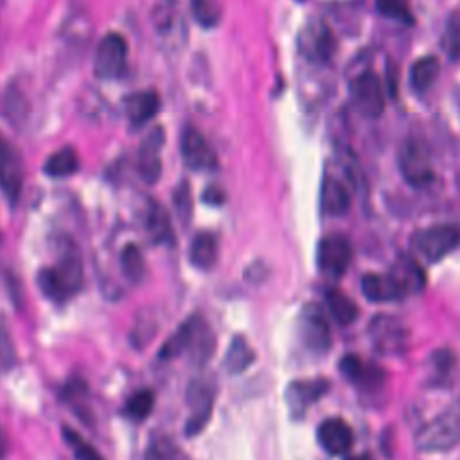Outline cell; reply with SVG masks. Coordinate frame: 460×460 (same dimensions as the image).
<instances>
[{
	"label": "cell",
	"mask_w": 460,
	"mask_h": 460,
	"mask_svg": "<svg viewBox=\"0 0 460 460\" xmlns=\"http://www.w3.org/2000/svg\"><path fill=\"white\" fill-rule=\"evenodd\" d=\"M214 334L201 314L189 316L162 345L158 358L162 361L190 354L196 361H207L214 350Z\"/></svg>",
	"instance_id": "cell-1"
},
{
	"label": "cell",
	"mask_w": 460,
	"mask_h": 460,
	"mask_svg": "<svg viewBox=\"0 0 460 460\" xmlns=\"http://www.w3.org/2000/svg\"><path fill=\"white\" fill-rule=\"evenodd\" d=\"M38 286L52 302H66L83 288V264L74 246H68L52 266L40 270Z\"/></svg>",
	"instance_id": "cell-2"
},
{
	"label": "cell",
	"mask_w": 460,
	"mask_h": 460,
	"mask_svg": "<svg viewBox=\"0 0 460 460\" xmlns=\"http://www.w3.org/2000/svg\"><path fill=\"white\" fill-rule=\"evenodd\" d=\"M460 440V413L453 404L433 420L422 424L413 438L415 449L420 453H442L453 449Z\"/></svg>",
	"instance_id": "cell-3"
},
{
	"label": "cell",
	"mask_w": 460,
	"mask_h": 460,
	"mask_svg": "<svg viewBox=\"0 0 460 460\" xmlns=\"http://www.w3.org/2000/svg\"><path fill=\"white\" fill-rule=\"evenodd\" d=\"M460 241V230L455 223H438L417 230L411 239V250L424 257L428 262H438L446 255L456 250Z\"/></svg>",
	"instance_id": "cell-4"
},
{
	"label": "cell",
	"mask_w": 460,
	"mask_h": 460,
	"mask_svg": "<svg viewBox=\"0 0 460 460\" xmlns=\"http://www.w3.org/2000/svg\"><path fill=\"white\" fill-rule=\"evenodd\" d=\"M296 331L304 349H307L309 352L325 354L331 349V343H332L331 325L320 304L309 302L300 309L298 320H296Z\"/></svg>",
	"instance_id": "cell-5"
},
{
	"label": "cell",
	"mask_w": 460,
	"mask_h": 460,
	"mask_svg": "<svg viewBox=\"0 0 460 460\" xmlns=\"http://www.w3.org/2000/svg\"><path fill=\"white\" fill-rule=\"evenodd\" d=\"M399 169L408 185L426 189L435 180V167L429 149L419 140H408L399 153Z\"/></svg>",
	"instance_id": "cell-6"
},
{
	"label": "cell",
	"mask_w": 460,
	"mask_h": 460,
	"mask_svg": "<svg viewBox=\"0 0 460 460\" xmlns=\"http://www.w3.org/2000/svg\"><path fill=\"white\" fill-rule=\"evenodd\" d=\"M300 54L316 65H325L336 52V40L323 20L307 22L298 32Z\"/></svg>",
	"instance_id": "cell-7"
},
{
	"label": "cell",
	"mask_w": 460,
	"mask_h": 460,
	"mask_svg": "<svg viewBox=\"0 0 460 460\" xmlns=\"http://www.w3.org/2000/svg\"><path fill=\"white\" fill-rule=\"evenodd\" d=\"M128 63V43L122 34L108 32L97 45L93 56V74L99 79H119Z\"/></svg>",
	"instance_id": "cell-8"
},
{
	"label": "cell",
	"mask_w": 460,
	"mask_h": 460,
	"mask_svg": "<svg viewBox=\"0 0 460 460\" xmlns=\"http://www.w3.org/2000/svg\"><path fill=\"white\" fill-rule=\"evenodd\" d=\"M352 261L350 241L343 234H329L318 244L316 262L320 271L329 279H341Z\"/></svg>",
	"instance_id": "cell-9"
},
{
	"label": "cell",
	"mask_w": 460,
	"mask_h": 460,
	"mask_svg": "<svg viewBox=\"0 0 460 460\" xmlns=\"http://www.w3.org/2000/svg\"><path fill=\"white\" fill-rule=\"evenodd\" d=\"M349 92H350V101H352L354 108L359 113H363L365 117L376 119L385 111L383 84L374 72L365 70V72L358 74L350 81Z\"/></svg>",
	"instance_id": "cell-10"
},
{
	"label": "cell",
	"mask_w": 460,
	"mask_h": 460,
	"mask_svg": "<svg viewBox=\"0 0 460 460\" xmlns=\"http://www.w3.org/2000/svg\"><path fill=\"white\" fill-rule=\"evenodd\" d=\"M368 336L381 354H401L408 343V331L394 314H377L368 325Z\"/></svg>",
	"instance_id": "cell-11"
},
{
	"label": "cell",
	"mask_w": 460,
	"mask_h": 460,
	"mask_svg": "<svg viewBox=\"0 0 460 460\" xmlns=\"http://www.w3.org/2000/svg\"><path fill=\"white\" fill-rule=\"evenodd\" d=\"M329 381L323 377L316 379H296L286 386V406L293 419H304L307 410L329 392Z\"/></svg>",
	"instance_id": "cell-12"
},
{
	"label": "cell",
	"mask_w": 460,
	"mask_h": 460,
	"mask_svg": "<svg viewBox=\"0 0 460 460\" xmlns=\"http://www.w3.org/2000/svg\"><path fill=\"white\" fill-rule=\"evenodd\" d=\"M180 151L183 164L192 171H212L217 167V155L208 140L192 126H187L181 133Z\"/></svg>",
	"instance_id": "cell-13"
},
{
	"label": "cell",
	"mask_w": 460,
	"mask_h": 460,
	"mask_svg": "<svg viewBox=\"0 0 460 460\" xmlns=\"http://www.w3.org/2000/svg\"><path fill=\"white\" fill-rule=\"evenodd\" d=\"M189 419L183 426L185 437L199 435L210 422L214 411V392L203 383H192L187 392Z\"/></svg>",
	"instance_id": "cell-14"
},
{
	"label": "cell",
	"mask_w": 460,
	"mask_h": 460,
	"mask_svg": "<svg viewBox=\"0 0 460 460\" xmlns=\"http://www.w3.org/2000/svg\"><path fill=\"white\" fill-rule=\"evenodd\" d=\"M23 185V164L20 151L11 140L0 135V187L4 194L14 203L20 198Z\"/></svg>",
	"instance_id": "cell-15"
},
{
	"label": "cell",
	"mask_w": 460,
	"mask_h": 460,
	"mask_svg": "<svg viewBox=\"0 0 460 460\" xmlns=\"http://www.w3.org/2000/svg\"><path fill=\"white\" fill-rule=\"evenodd\" d=\"M165 144V133L162 126L153 128L142 140L138 149L137 169L138 176L146 183H156L162 174V149Z\"/></svg>",
	"instance_id": "cell-16"
},
{
	"label": "cell",
	"mask_w": 460,
	"mask_h": 460,
	"mask_svg": "<svg viewBox=\"0 0 460 460\" xmlns=\"http://www.w3.org/2000/svg\"><path fill=\"white\" fill-rule=\"evenodd\" d=\"M340 372L361 390H377L386 381V370L376 363H367L358 354H345L340 359Z\"/></svg>",
	"instance_id": "cell-17"
},
{
	"label": "cell",
	"mask_w": 460,
	"mask_h": 460,
	"mask_svg": "<svg viewBox=\"0 0 460 460\" xmlns=\"http://www.w3.org/2000/svg\"><path fill=\"white\" fill-rule=\"evenodd\" d=\"M316 438L322 449L331 456H343L354 444L352 428L340 417H329L320 422Z\"/></svg>",
	"instance_id": "cell-18"
},
{
	"label": "cell",
	"mask_w": 460,
	"mask_h": 460,
	"mask_svg": "<svg viewBox=\"0 0 460 460\" xmlns=\"http://www.w3.org/2000/svg\"><path fill=\"white\" fill-rule=\"evenodd\" d=\"M388 279L397 289L401 298L419 293L426 284V275L422 266L413 257H397V261L388 270Z\"/></svg>",
	"instance_id": "cell-19"
},
{
	"label": "cell",
	"mask_w": 460,
	"mask_h": 460,
	"mask_svg": "<svg viewBox=\"0 0 460 460\" xmlns=\"http://www.w3.org/2000/svg\"><path fill=\"white\" fill-rule=\"evenodd\" d=\"M126 115L133 128L149 122L160 110V97L155 90H140L124 99Z\"/></svg>",
	"instance_id": "cell-20"
},
{
	"label": "cell",
	"mask_w": 460,
	"mask_h": 460,
	"mask_svg": "<svg viewBox=\"0 0 460 460\" xmlns=\"http://www.w3.org/2000/svg\"><path fill=\"white\" fill-rule=\"evenodd\" d=\"M322 212L327 216H343L350 208V192L336 176H325L320 194Z\"/></svg>",
	"instance_id": "cell-21"
},
{
	"label": "cell",
	"mask_w": 460,
	"mask_h": 460,
	"mask_svg": "<svg viewBox=\"0 0 460 460\" xmlns=\"http://www.w3.org/2000/svg\"><path fill=\"white\" fill-rule=\"evenodd\" d=\"M217 261V239L212 232H199L189 246V262L196 270H210Z\"/></svg>",
	"instance_id": "cell-22"
},
{
	"label": "cell",
	"mask_w": 460,
	"mask_h": 460,
	"mask_svg": "<svg viewBox=\"0 0 460 460\" xmlns=\"http://www.w3.org/2000/svg\"><path fill=\"white\" fill-rule=\"evenodd\" d=\"M253 363H255V352L248 345L246 338L241 336V334L234 336L228 349H226V354H225V359H223V368L228 374L237 376V374L248 370Z\"/></svg>",
	"instance_id": "cell-23"
},
{
	"label": "cell",
	"mask_w": 460,
	"mask_h": 460,
	"mask_svg": "<svg viewBox=\"0 0 460 460\" xmlns=\"http://www.w3.org/2000/svg\"><path fill=\"white\" fill-rule=\"evenodd\" d=\"M146 228L153 243L156 244H165L174 241L172 234V225H171V216L167 208L160 203H151L146 214Z\"/></svg>",
	"instance_id": "cell-24"
},
{
	"label": "cell",
	"mask_w": 460,
	"mask_h": 460,
	"mask_svg": "<svg viewBox=\"0 0 460 460\" xmlns=\"http://www.w3.org/2000/svg\"><path fill=\"white\" fill-rule=\"evenodd\" d=\"M361 291L370 302H395L401 300L397 289L386 273H365L361 277Z\"/></svg>",
	"instance_id": "cell-25"
},
{
	"label": "cell",
	"mask_w": 460,
	"mask_h": 460,
	"mask_svg": "<svg viewBox=\"0 0 460 460\" xmlns=\"http://www.w3.org/2000/svg\"><path fill=\"white\" fill-rule=\"evenodd\" d=\"M440 72V63L435 56L419 58L410 68V84L417 93L428 92L437 81Z\"/></svg>",
	"instance_id": "cell-26"
},
{
	"label": "cell",
	"mask_w": 460,
	"mask_h": 460,
	"mask_svg": "<svg viewBox=\"0 0 460 460\" xmlns=\"http://www.w3.org/2000/svg\"><path fill=\"white\" fill-rule=\"evenodd\" d=\"M77 169H79V156L75 149L70 146L58 149L43 164V172L50 178H65L74 174Z\"/></svg>",
	"instance_id": "cell-27"
},
{
	"label": "cell",
	"mask_w": 460,
	"mask_h": 460,
	"mask_svg": "<svg viewBox=\"0 0 460 460\" xmlns=\"http://www.w3.org/2000/svg\"><path fill=\"white\" fill-rule=\"evenodd\" d=\"M325 300H327L332 318L340 325H350L359 316V307L356 305V302L349 295H345L343 291H340L336 288H331L325 293Z\"/></svg>",
	"instance_id": "cell-28"
},
{
	"label": "cell",
	"mask_w": 460,
	"mask_h": 460,
	"mask_svg": "<svg viewBox=\"0 0 460 460\" xmlns=\"http://www.w3.org/2000/svg\"><path fill=\"white\" fill-rule=\"evenodd\" d=\"M120 270H122L124 277L133 284H138L144 279L146 262H144V255H142L140 248L135 243H129L122 248V252H120Z\"/></svg>",
	"instance_id": "cell-29"
},
{
	"label": "cell",
	"mask_w": 460,
	"mask_h": 460,
	"mask_svg": "<svg viewBox=\"0 0 460 460\" xmlns=\"http://www.w3.org/2000/svg\"><path fill=\"white\" fill-rule=\"evenodd\" d=\"M190 2V11L194 20L205 27L212 29L219 23L221 20V0H189Z\"/></svg>",
	"instance_id": "cell-30"
},
{
	"label": "cell",
	"mask_w": 460,
	"mask_h": 460,
	"mask_svg": "<svg viewBox=\"0 0 460 460\" xmlns=\"http://www.w3.org/2000/svg\"><path fill=\"white\" fill-rule=\"evenodd\" d=\"M155 406V394L151 390H138L135 392L124 406V411L133 420H144Z\"/></svg>",
	"instance_id": "cell-31"
},
{
	"label": "cell",
	"mask_w": 460,
	"mask_h": 460,
	"mask_svg": "<svg viewBox=\"0 0 460 460\" xmlns=\"http://www.w3.org/2000/svg\"><path fill=\"white\" fill-rule=\"evenodd\" d=\"M376 7L385 18L408 23V25L415 22L411 9L408 5V0H376Z\"/></svg>",
	"instance_id": "cell-32"
},
{
	"label": "cell",
	"mask_w": 460,
	"mask_h": 460,
	"mask_svg": "<svg viewBox=\"0 0 460 460\" xmlns=\"http://www.w3.org/2000/svg\"><path fill=\"white\" fill-rule=\"evenodd\" d=\"M172 205H174V214L178 216L181 225H187L192 216V196H190V185L187 181H181L172 192Z\"/></svg>",
	"instance_id": "cell-33"
},
{
	"label": "cell",
	"mask_w": 460,
	"mask_h": 460,
	"mask_svg": "<svg viewBox=\"0 0 460 460\" xmlns=\"http://www.w3.org/2000/svg\"><path fill=\"white\" fill-rule=\"evenodd\" d=\"M63 438L66 440L68 447L74 451L77 458H101V455L74 429L63 428Z\"/></svg>",
	"instance_id": "cell-34"
},
{
	"label": "cell",
	"mask_w": 460,
	"mask_h": 460,
	"mask_svg": "<svg viewBox=\"0 0 460 460\" xmlns=\"http://www.w3.org/2000/svg\"><path fill=\"white\" fill-rule=\"evenodd\" d=\"M14 359H16V354H14L11 336L5 325L0 322V374L9 370L14 365Z\"/></svg>",
	"instance_id": "cell-35"
},
{
	"label": "cell",
	"mask_w": 460,
	"mask_h": 460,
	"mask_svg": "<svg viewBox=\"0 0 460 460\" xmlns=\"http://www.w3.org/2000/svg\"><path fill=\"white\" fill-rule=\"evenodd\" d=\"M431 363H433V367H435V372H437V376L438 377H447V376H451V372H453V368H455V354H453V350H449V349H440V350H437L431 358Z\"/></svg>",
	"instance_id": "cell-36"
},
{
	"label": "cell",
	"mask_w": 460,
	"mask_h": 460,
	"mask_svg": "<svg viewBox=\"0 0 460 460\" xmlns=\"http://www.w3.org/2000/svg\"><path fill=\"white\" fill-rule=\"evenodd\" d=\"M444 47L449 54V58L455 61L458 56V20H456V13L451 14L447 25H446V34H444Z\"/></svg>",
	"instance_id": "cell-37"
},
{
	"label": "cell",
	"mask_w": 460,
	"mask_h": 460,
	"mask_svg": "<svg viewBox=\"0 0 460 460\" xmlns=\"http://www.w3.org/2000/svg\"><path fill=\"white\" fill-rule=\"evenodd\" d=\"M174 455H180L176 446L171 442H164V440L153 444L151 449L147 451V456H155V458H171Z\"/></svg>",
	"instance_id": "cell-38"
},
{
	"label": "cell",
	"mask_w": 460,
	"mask_h": 460,
	"mask_svg": "<svg viewBox=\"0 0 460 460\" xmlns=\"http://www.w3.org/2000/svg\"><path fill=\"white\" fill-rule=\"evenodd\" d=\"M203 201L208 205H221L225 201V192L217 185H208L203 192Z\"/></svg>",
	"instance_id": "cell-39"
},
{
	"label": "cell",
	"mask_w": 460,
	"mask_h": 460,
	"mask_svg": "<svg viewBox=\"0 0 460 460\" xmlns=\"http://www.w3.org/2000/svg\"><path fill=\"white\" fill-rule=\"evenodd\" d=\"M5 451H7V438H5L4 431L0 429V456H4Z\"/></svg>",
	"instance_id": "cell-40"
}]
</instances>
